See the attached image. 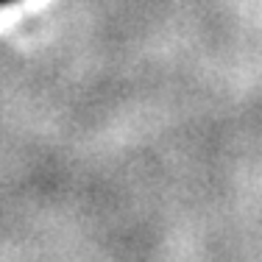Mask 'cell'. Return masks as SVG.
<instances>
[{
  "instance_id": "cell-1",
  "label": "cell",
  "mask_w": 262,
  "mask_h": 262,
  "mask_svg": "<svg viewBox=\"0 0 262 262\" xmlns=\"http://www.w3.org/2000/svg\"><path fill=\"white\" fill-rule=\"evenodd\" d=\"M9 3H14V0H0V6H9Z\"/></svg>"
}]
</instances>
